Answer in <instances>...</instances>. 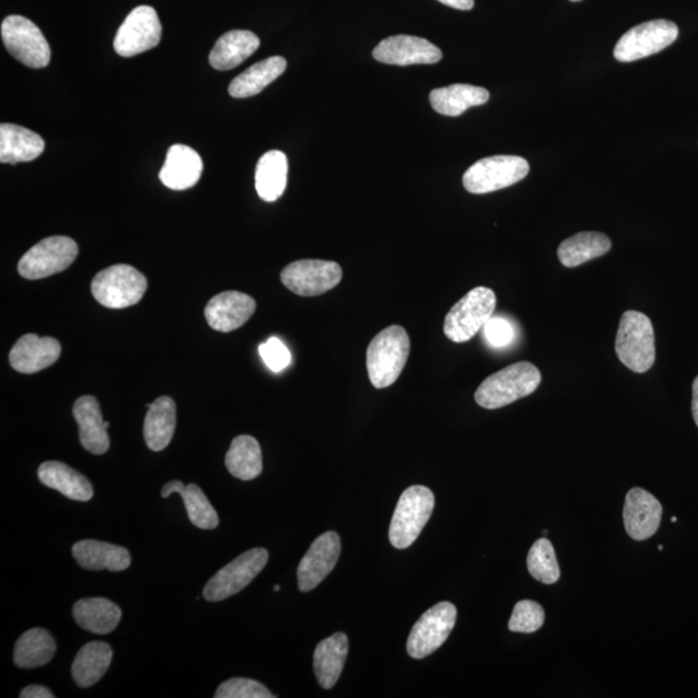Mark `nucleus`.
<instances>
[{
    "label": "nucleus",
    "instance_id": "obj_1",
    "mask_svg": "<svg viewBox=\"0 0 698 698\" xmlns=\"http://www.w3.org/2000/svg\"><path fill=\"white\" fill-rule=\"evenodd\" d=\"M542 376L534 363L521 361L488 377L475 393V401L483 409H499L537 391Z\"/></svg>",
    "mask_w": 698,
    "mask_h": 698
},
{
    "label": "nucleus",
    "instance_id": "obj_2",
    "mask_svg": "<svg viewBox=\"0 0 698 698\" xmlns=\"http://www.w3.org/2000/svg\"><path fill=\"white\" fill-rule=\"evenodd\" d=\"M410 338L393 325L380 331L367 349L368 376L378 390L392 386L401 376L410 355Z\"/></svg>",
    "mask_w": 698,
    "mask_h": 698
},
{
    "label": "nucleus",
    "instance_id": "obj_3",
    "mask_svg": "<svg viewBox=\"0 0 698 698\" xmlns=\"http://www.w3.org/2000/svg\"><path fill=\"white\" fill-rule=\"evenodd\" d=\"M616 353L626 368L639 375L654 367L655 330L648 316L638 311L622 315L616 337Z\"/></svg>",
    "mask_w": 698,
    "mask_h": 698
},
{
    "label": "nucleus",
    "instance_id": "obj_4",
    "mask_svg": "<svg viewBox=\"0 0 698 698\" xmlns=\"http://www.w3.org/2000/svg\"><path fill=\"white\" fill-rule=\"evenodd\" d=\"M497 306L496 292L486 287L475 288L450 308L443 322V335L451 342L465 343L486 327Z\"/></svg>",
    "mask_w": 698,
    "mask_h": 698
},
{
    "label": "nucleus",
    "instance_id": "obj_5",
    "mask_svg": "<svg viewBox=\"0 0 698 698\" xmlns=\"http://www.w3.org/2000/svg\"><path fill=\"white\" fill-rule=\"evenodd\" d=\"M433 507L431 489L415 486L403 491L390 526V541L395 549L406 550L417 541L431 518Z\"/></svg>",
    "mask_w": 698,
    "mask_h": 698
},
{
    "label": "nucleus",
    "instance_id": "obj_6",
    "mask_svg": "<svg viewBox=\"0 0 698 698\" xmlns=\"http://www.w3.org/2000/svg\"><path fill=\"white\" fill-rule=\"evenodd\" d=\"M148 288L146 276L127 265H116L94 276L91 291L101 306L122 309L138 305Z\"/></svg>",
    "mask_w": 698,
    "mask_h": 698
},
{
    "label": "nucleus",
    "instance_id": "obj_7",
    "mask_svg": "<svg viewBox=\"0 0 698 698\" xmlns=\"http://www.w3.org/2000/svg\"><path fill=\"white\" fill-rule=\"evenodd\" d=\"M529 163L518 156L482 158L463 174V187L472 195H487L509 188L528 177Z\"/></svg>",
    "mask_w": 698,
    "mask_h": 698
},
{
    "label": "nucleus",
    "instance_id": "obj_8",
    "mask_svg": "<svg viewBox=\"0 0 698 698\" xmlns=\"http://www.w3.org/2000/svg\"><path fill=\"white\" fill-rule=\"evenodd\" d=\"M2 39L12 57L33 69L49 67L51 49L42 30L23 16H8L2 22Z\"/></svg>",
    "mask_w": 698,
    "mask_h": 698
},
{
    "label": "nucleus",
    "instance_id": "obj_9",
    "mask_svg": "<svg viewBox=\"0 0 698 698\" xmlns=\"http://www.w3.org/2000/svg\"><path fill=\"white\" fill-rule=\"evenodd\" d=\"M78 245L66 236L44 238L19 261V273L27 280H42L66 271L78 257Z\"/></svg>",
    "mask_w": 698,
    "mask_h": 698
},
{
    "label": "nucleus",
    "instance_id": "obj_10",
    "mask_svg": "<svg viewBox=\"0 0 698 698\" xmlns=\"http://www.w3.org/2000/svg\"><path fill=\"white\" fill-rule=\"evenodd\" d=\"M679 29L668 20H654L634 27L615 47V58L620 62H632L668 49L677 41Z\"/></svg>",
    "mask_w": 698,
    "mask_h": 698
},
{
    "label": "nucleus",
    "instance_id": "obj_11",
    "mask_svg": "<svg viewBox=\"0 0 698 698\" xmlns=\"http://www.w3.org/2000/svg\"><path fill=\"white\" fill-rule=\"evenodd\" d=\"M268 558V551L261 547L243 552L228 566L221 568L206 584L203 598L208 601H221L233 597L256 580V577L267 566Z\"/></svg>",
    "mask_w": 698,
    "mask_h": 698
},
{
    "label": "nucleus",
    "instance_id": "obj_12",
    "mask_svg": "<svg viewBox=\"0 0 698 698\" xmlns=\"http://www.w3.org/2000/svg\"><path fill=\"white\" fill-rule=\"evenodd\" d=\"M343 279L336 261L305 259L285 267L281 281L299 297H319L338 287Z\"/></svg>",
    "mask_w": 698,
    "mask_h": 698
},
{
    "label": "nucleus",
    "instance_id": "obj_13",
    "mask_svg": "<svg viewBox=\"0 0 698 698\" xmlns=\"http://www.w3.org/2000/svg\"><path fill=\"white\" fill-rule=\"evenodd\" d=\"M457 621V608L449 601L439 602L419 618L412 626L408 639V654L416 660H422L438 650L453 631Z\"/></svg>",
    "mask_w": 698,
    "mask_h": 698
},
{
    "label": "nucleus",
    "instance_id": "obj_14",
    "mask_svg": "<svg viewBox=\"0 0 698 698\" xmlns=\"http://www.w3.org/2000/svg\"><path fill=\"white\" fill-rule=\"evenodd\" d=\"M162 26L153 7L139 6L127 16L114 38V50L122 58L153 50L160 44Z\"/></svg>",
    "mask_w": 698,
    "mask_h": 698
},
{
    "label": "nucleus",
    "instance_id": "obj_15",
    "mask_svg": "<svg viewBox=\"0 0 698 698\" xmlns=\"http://www.w3.org/2000/svg\"><path fill=\"white\" fill-rule=\"evenodd\" d=\"M372 58L388 66H431L441 61L442 52L425 38L393 36L376 47Z\"/></svg>",
    "mask_w": 698,
    "mask_h": 698
},
{
    "label": "nucleus",
    "instance_id": "obj_16",
    "mask_svg": "<svg viewBox=\"0 0 698 698\" xmlns=\"http://www.w3.org/2000/svg\"><path fill=\"white\" fill-rule=\"evenodd\" d=\"M340 549L342 545L336 531H327L316 539L298 567L301 592L312 591L331 574L339 560Z\"/></svg>",
    "mask_w": 698,
    "mask_h": 698
},
{
    "label": "nucleus",
    "instance_id": "obj_17",
    "mask_svg": "<svg viewBox=\"0 0 698 698\" xmlns=\"http://www.w3.org/2000/svg\"><path fill=\"white\" fill-rule=\"evenodd\" d=\"M662 505L658 499L641 488H634L626 496L624 522L626 531L636 541H646L660 528Z\"/></svg>",
    "mask_w": 698,
    "mask_h": 698
},
{
    "label": "nucleus",
    "instance_id": "obj_18",
    "mask_svg": "<svg viewBox=\"0 0 698 698\" xmlns=\"http://www.w3.org/2000/svg\"><path fill=\"white\" fill-rule=\"evenodd\" d=\"M256 311V300L248 293L225 291L209 301L205 317L213 330L231 332L243 327Z\"/></svg>",
    "mask_w": 698,
    "mask_h": 698
},
{
    "label": "nucleus",
    "instance_id": "obj_19",
    "mask_svg": "<svg viewBox=\"0 0 698 698\" xmlns=\"http://www.w3.org/2000/svg\"><path fill=\"white\" fill-rule=\"evenodd\" d=\"M61 345L51 337L27 335L18 340L10 353L11 367L22 375H34L50 368L60 359Z\"/></svg>",
    "mask_w": 698,
    "mask_h": 698
},
{
    "label": "nucleus",
    "instance_id": "obj_20",
    "mask_svg": "<svg viewBox=\"0 0 698 698\" xmlns=\"http://www.w3.org/2000/svg\"><path fill=\"white\" fill-rule=\"evenodd\" d=\"M73 415L82 447L94 456L106 455L110 448L109 422L102 419L99 401L93 396H82L74 403Z\"/></svg>",
    "mask_w": 698,
    "mask_h": 698
},
{
    "label": "nucleus",
    "instance_id": "obj_21",
    "mask_svg": "<svg viewBox=\"0 0 698 698\" xmlns=\"http://www.w3.org/2000/svg\"><path fill=\"white\" fill-rule=\"evenodd\" d=\"M203 171V162L195 149L174 144L169 149L160 179L164 187L172 190H186L200 181Z\"/></svg>",
    "mask_w": 698,
    "mask_h": 698
},
{
    "label": "nucleus",
    "instance_id": "obj_22",
    "mask_svg": "<svg viewBox=\"0 0 698 698\" xmlns=\"http://www.w3.org/2000/svg\"><path fill=\"white\" fill-rule=\"evenodd\" d=\"M73 557L87 570L122 572L131 566V555L124 547L84 539L73 546Z\"/></svg>",
    "mask_w": 698,
    "mask_h": 698
},
{
    "label": "nucleus",
    "instance_id": "obj_23",
    "mask_svg": "<svg viewBox=\"0 0 698 698\" xmlns=\"http://www.w3.org/2000/svg\"><path fill=\"white\" fill-rule=\"evenodd\" d=\"M44 140L26 127L11 123L0 126V162H31L44 152Z\"/></svg>",
    "mask_w": 698,
    "mask_h": 698
},
{
    "label": "nucleus",
    "instance_id": "obj_24",
    "mask_svg": "<svg viewBox=\"0 0 698 698\" xmlns=\"http://www.w3.org/2000/svg\"><path fill=\"white\" fill-rule=\"evenodd\" d=\"M38 478L47 488L58 490L73 501L87 502L93 497L89 479L66 463L58 461L42 463L38 468Z\"/></svg>",
    "mask_w": 698,
    "mask_h": 698
},
{
    "label": "nucleus",
    "instance_id": "obj_25",
    "mask_svg": "<svg viewBox=\"0 0 698 698\" xmlns=\"http://www.w3.org/2000/svg\"><path fill=\"white\" fill-rule=\"evenodd\" d=\"M260 39L249 30H232L221 36L210 53V66L232 70L259 49Z\"/></svg>",
    "mask_w": 698,
    "mask_h": 698
},
{
    "label": "nucleus",
    "instance_id": "obj_26",
    "mask_svg": "<svg viewBox=\"0 0 698 698\" xmlns=\"http://www.w3.org/2000/svg\"><path fill=\"white\" fill-rule=\"evenodd\" d=\"M348 648V638L343 632H337L317 646L313 656L315 676L323 689L336 686L345 668Z\"/></svg>",
    "mask_w": 698,
    "mask_h": 698
},
{
    "label": "nucleus",
    "instance_id": "obj_27",
    "mask_svg": "<svg viewBox=\"0 0 698 698\" xmlns=\"http://www.w3.org/2000/svg\"><path fill=\"white\" fill-rule=\"evenodd\" d=\"M489 98L488 90L471 84H451L430 93L435 112L447 117H459L467 109L487 104Z\"/></svg>",
    "mask_w": 698,
    "mask_h": 698
},
{
    "label": "nucleus",
    "instance_id": "obj_28",
    "mask_svg": "<svg viewBox=\"0 0 698 698\" xmlns=\"http://www.w3.org/2000/svg\"><path fill=\"white\" fill-rule=\"evenodd\" d=\"M73 616L79 628L104 636L117 629L122 610L112 600L87 598L76 602Z\"/></svg>",
    "mask_w": 698,
    "mask_h": 698
},
{
    "label": "nucleus",
    "instance_id": "obj_29",
    "mask_svg": "<svg viewBox=\"0 0 698 698\" xmlns=\"http://www.w3.org/2000/svg\"><path fill=\"white\" fill-rule=\"evenodd\" d=\"M144 422V439L150 450L161 451L169 447L177 428V406L168 396L148 403Z\"/></svg>",
    "mask_w": 698,
    "mask_h": 698
},
{
    "label": "nucleus",
    "instance_id": "obj_30",
    "mask_svg": "<svg viewBox=\"0 0 698 698\" xmlns=\"http://www.w3.org/2000/svg\"><path fill=\"white\" fill-rule=\"evenodd\" d=\"M112 647L104 641H91L79 650L71 665V676L78 687L89 688L106 676L112 662Z\"/></svg>",
    "mask_w": 698,
    "mask_h": 698
},
{
    "label": "nucleus",
    "instance_id": "obj_31",
    "mask_svg": "<svg viewBox=\"0 0 698 698\" xmlns=\"http://www.w3.org/2000/svg\"><path fill=\"white\" fill-rule=\"evenodd\" d=\"M288 157L281 150H269L260 158L256 171V188L261 200H279L288 186Z\"/></svg>",
    "mask_w": 698,
    "mask_h": 698
},
{
    "label": "nucleus",
    "instance_id": "obj_32",
    "mask_svg": "<svg viewBox=\"0 0 698 698\" xmlns=\"http://www.w3.org/2000/svg\"><path fill=\"white\" fill-rule=\"evenodd\" d=\"M287 67V60L281 57H272L260 61L233 79L231 84H229V94L235 99L256 97L267 86L282 76Z\"/></svg>",
    "mask_w": 698,
    "mask_h": 698
},
{
    "label": "nucleus",
    "instance_id": "obj_33",
    "mask_svg": "<svg viewBox=\"0 0 698 698\" xmlns=\"http://www.w3.org/2000/svg\"><path fill=\"white\" fill-rule=\"evenodd\" d=\"M173 493L181 496L186 505L189 520L193 526L206 530L218 528L219 515L200 487L196 486V483H189V486L186 487L185 483L179 480L164 483L161 491L162 497L169 498Z\"/></svg>",
    "mask_w": 698,
    "mask_h": 698
},
{
    "label": "nucleus",
    "instance_id": "obj_34",
    "mask_svg": "<svg viewBox=\"0 0 698 698\" xmlns=\"http://www.w3.org/2000/svg\"><path fill=\"white\" fill-rule=\"evenodd\" d=\"M612 249V242L599 232H582L567 238L558 249L560 263L567 268L580 267Z\"/></svg>",
    "mask_w": 698,
    "mask_h": 698
},
{
    "label": "nucleus",
    "instance_id": "obj_35",
    "mask_svg": "<svg viewBox=\"0 0 698 698\" xmlns=\"http://www.w3.org/2000/svg\"><path fill=\"white\" fill-rule=\"evenodd\" d=\"M57 654V641L43 629L23 632L16 641L13 661L20 669H36L49 664Z\"/></svg>",
    "mask_w": 698,
    "mask_h": 698
},
{
    "label": "nucleus",
    "instance_id": "obj_36",
    "mask_svg": "<svg viewBox=\"0 0 698 698\" xmlns=\"http://www.w3.org/2000/svg\"><path fill=\"white\" fill-rule=\"evenodd\" d=\"M226 466L235 478L249 481L263 471V457L257 439L241 435L232 441L226 456Z\"/></svg>",
    "mask_w": 698,
    "mask_h": 698
},
{
    "label": "nucleus",
    "instance_id": "obj_37",
    "mask_svg": "<svg viewBox=\"0 0 698 698\" xmlns=\"http://www.w3.org/2000/svg\"><path fill=\"white\" fill-rule=\"evenodd\" d=\"M528 570L535 580L552 585L560 578V568L554 546L547 538L538 539L528 555Z\"/></svg>",
    "mask_w": 698,
    "mask_h": 698
},
{
    "label": "nucleus",
    "instance_id": "obj_38",
    "mask_svg": "<svg viewBox=\"0 0 698 698\" xmlns=\"http://www.w3.org/2000/svg\"><path fill=\"white\" fill-rule=\"evenodd\" d=\"M545 610L534 600H521L513 608L509 629L513 632L531 634L542 628Z\"/></svg>",
    "mask_w": 698,
    "mask_h": 698
},
{
    "label": "nucleus",
    "instance_id": "obj_39",
    "mask_svg": "<svg viewBox=\"0 0 698 698\" xmlns=\"http://www.w3.org/2000/svg\"><path fill=\"white\" fill-rule=\"evenodd\" d=\"M275 695L257 680L233 678L218 688L216 698H273Z\"/></svg>",
    "mask_w": 698,
    "mask_h": 698
},
{
    "label": "nucleus",
    "instance_id": "obj_40",
    "mask_svg": "<svg viewBox=\"0 0 698 698\" xmlns=\"http://www.w3.org/2000/svg\"><path fill=\"white\" fill-rule=\"evenodd\" d=\"M259 353L267 367L275 372L287 369L291 361L289 349L277 338H271L268 342L260 345Z\"/></svg>",
    "mask_w": 698,
    "mask_h": 698
},
{
    "label": "nucleus",
    "instance_id": "obj_41",
    "mask_svg": "<svg viewBox=\"0 0 698 698\" xmlns=\"http://www.w3.org/2000/svg\"><path fill=\"white\" fill-rule=\"evenodd\" d=\"M483 336L491 347L502 348L512 342L513 329L511 323L501 317H491L483 327Z\"/></svg>",
    "mask_w": 698,
    "mask_h": 698
},
{
    "label": "nucleus",
    "instance_id": "obj_42",
    "mask_svg": "<svg viewBox=\"0 0 698 698\" xmlns=\"http://www.w3.org/2000/svg\"><path fill=\"white\" fill-rule=\"evenodd\" d=\"M21 698H53L54 695L50 691L49 688L43 686H29L23 688L21 694Z\"/></svg>",
    "mask_w": 698,
    "mask_h": 698
},
{
    "label": "nucleus",
    "instance_id": "obj_43",
    "mask_svg": "<svg viewBox=\"0 0 698 698\" xmlns=\"http://www.w3.org/2000/svg\"><path fill=\"white\" fill-rule=\"evenodd\" d=\"M439 2L461 11H470L475 7V0H439Z\"/></svg>",
    "mask_w": 698,
    "mask_h": 698
},
{
    "label": "nucleus",
    "instance_id": "obj_44",
    "mask_svg": "<svg viewBox=\"0 0 698 698\" xmlns=\"http://www.w3.org/2000/svg\"><path fill=\"white\" fill-rule=\"evenodd\" d=\"M692 415L698 427V377L695 379L692 386Z\"/></svg>",
    "mask_w": 698,
    "mask_h": 698
},
{
    "label": "nucleus",
    "instance_id": "obj_45",
    "mask_svg": "<svg viewBox=\"0 0 698 698\" xmlns=\"http://www.w3.org/2000/svg\"><path fill=\"white\" fill-rule=\"evenodd\" d=\"M280 589H281V586H280V585H276V586H275V591H276V592H279V591H280Z\"/></svg>",
    "mask_w": 698,
    "mask_h": 698
},
{
    "label": "nucleus",
    "instance_id": "obj_46",
    "mask_svg": "<svg viewBox=\"0 0 698 698\" xmlns=\"http://www.w3.org/2000/svg\"><path fill=\"white\" fill-rule=\"evenodd\" d=\"M570 2H581V0H570Z\"/></svg>",
    "mask_w": 698,
    "mask_h": 698
}]
</instances>
